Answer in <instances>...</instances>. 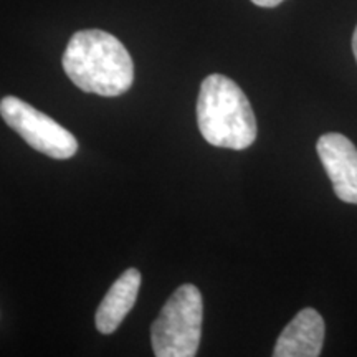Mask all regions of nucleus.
<instances>
[{"label": "nucleus", "mask_w": 357, "mask_h": 357, "mask_svg": "<svg viewBox=\"0 0 357 357\" xmlns=\"http://www.w3.org/2000/svg\"><path fill=\"white\" fill-rule=\"evenodd\" d=\"M63 68L75 86L114 98L131 88L134 63L126 47L105 30H79L63 53Z\"/></svg>", "instance_id": "obj_1"}, {"label": "nucleus", "mask_w": 357, "mask_h": 357, "mask_svg": "<svg viewBox=\"0 0 357 357\" xmlns=\"http://www.w3.org/2000/svg\"><path fill=\"white\" fill-rule=\"evenodd\" d=\"M197 123L204 139L217 147L242 151L257 139V119L248 98L234 79L220 73L200 84Z\"/></svg>", "instance_id": "obj_2"}, {"label": "nucleus", "mask_w": 357, "mask_h": 357, "mask_svg": "<svg viewBox=\"0 0 357 357\" xmlns=\"http://www.w3.org/2000/svg\"><path fill=\"white\" fill-rule=\"evenodd\" d=\"M202 294L194 284H182L169 298L151 328V342L158 357L197 354L202 334Z\"/></svg>", "instance_id": "obj_3"}, {"label": "nucleus", "mask_w": 357, "mask_h": 357, "mask_svg": "<svg viewBox=\"0 0 357 357\" xmlns=\"http://www.w3.org/2000/svg\"><path fill=\"white\" fill-rule=\"evenodd\" d=\"M0 116L7 126L20 134L22 139L38 153L53 159H68L77 154V137L29 102L15 96H6L0 101Z\"/></svg>", "instance_id": "obj_4"}, {"label": "nucleus", "mask_w": 357, "mask_h": 357, "mask_svg": "<svg viewBox=\"0 0 357 357\" xmlns=\"http://www.w3.org/2000/svg\"><path fill=\"white\" fill-rule=\"evenodd\" d=\"M316 151L337 197L346 204H357L356 146L342 134L328 132L319 137Z\"/></svg>", "instance_id": "obj_5"}, {"label": "nucleus", "mask_w": 357, "mask_h": 357, "mask_svg": "<svg viewBox=\"0 0 357 357\" xmlns=\"http://www.w3.org/2000/svg\"><path fill=\"white\" fill-rule=\"evenodd\" d=\"M323 316L312 307L301 310L280 334L275 357H318L324 344Z\"/></svg>", "instance_id": "obj_6"}, {"label": "nucleus", "mask_w": 357, "mask_h": 357, "mask_svg": "<svg viewBox=\"0 0 357 357\" xmlns=\"http://www.w3.org/2000/svg\"><path fill=\"white\" fill-rule=\"evenodd\" d=\"M141 288V273L129 268L114 281L96 311V328L101 334H111L119 328L132 310Z\"/></svg>", "instance_id": "obj_7"}, {"label": "nucleus", "mask_w": 357, "mask_h": 357, "mask_svg": "<svg viewBox=\"0 0 357 357\" xmlns=\"http://www.w3.org/2000/svg\"><path fill=\"white\" fill-rule=\"evenodd\" d=\"M253 3L258 7H265V8H271V7H276L280 6L281 2H284V0H252Z\"/></svg>", "instance_id": "obj_8"}, {"label": "nucleus", "mask_w": 357, "mask_h": 357, "mask_svg": "<svg viewBox=\"0 0 357 357\" xmlns=\"http://www.w3.org/2000/svg\"><path fill=\"white\" fill-rule=\"evenodd\" d=\"M352 52H354V56H356V61H357V26L354 30V35H352Z\"/></svg>", "instance_id": "obj_9"}]
</instances>
